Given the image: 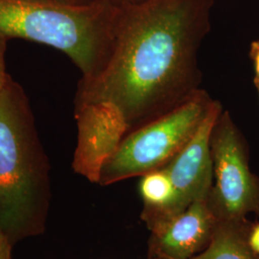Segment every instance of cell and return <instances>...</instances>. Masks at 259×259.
Masks as SVG:
<instances>
[{
    "instance_id": "10",
    "label": "cell",
    "mask_w": 259,
    "mask_h": 259,
    "mask_svg": "<svg viewBox=\"0 0 259 259\" xmlns=\"http://www.w3.org/2000/svg\"><path fill=\"white\" fill-rule=\"evenodd\" d=\"M252 224L248 218L218 220L209 245L190 259H258L249 243Z\"/></svg>"
},
{
    "instance_id": "7",
    "label": "cell",
    "mask_w": 259,
    "mask_h": 259,
    "mask_svg": "<svg viewBox=\"0 0 259 259\" xmlns=\"http://www.w3.org/2000/svg\"><path fill=\"white\" fill-rule=\"evenodd\" d=\"M223 106L215 100L194 137L165 166L176 192L177 215L195 202L206 201L213 185L210 136Z\"/></svg>"
},
{
    "instance_id": "6",
    "label": "cell",
    "mask_w": 259,
    "mask_h": 259,
    "mask_svg": "<svg viewBox=\"0 0 259 259\" xmlns=\"http://www.w3.org/2000/svg\"><path fill=\"white\" fill-rule=\"evenodd\" d=\"M78 127L73 170L91 183L98 184L104 162L129 133L127 123L115 107L91 104L74 109Z\"/></svg>"
},
{
    "instance_id": "16",
    "label": "cell",
    "mask_w": 259,
    "mask_h": 259,
    "mask_svg": "<svg viewBox=\"0 0 259 259\" xmlns=\"http://www.w3.org/2000/svg\"><path fill=\"white\" fill-rule=\"evenodd\" d=\"M74 1H91V0H74Z\"/></svg>"
},
{
    "instance_id": "12",
    "label": "cell",
    "mask_w": 259,
    "mask_h": 259,
    "mask_svg": "<svg viewBox=\"0 0 259 259\" xmlns=\"http://www.w3.org/2000/svg\"><path fill=\"white\" fill-rule=\"evenodd\" d=\"M249 57L253 66V71H254L253 83L257 90L259 97V38L253 40L250 44Z\"/></svg>"
},
{
    "instance_id": "4",
    "label": "cell",
    "mask_w": 259,
    "mask_h": 259,
    "mask_svg": "<svg viewBox=\"0 0 259 259\" xmlns=\"http://www.w3.org/2000/svg\"><path fill=\"white\" fill-rule=\"evenodd\" d=\"M214 101L202 89L176 110L130 132L104 162L98 184L107 186L163 168L194 137Z\"/></svg>"
},
{
    "instance_id": "5",
    "label": "cell",
    "mask_w": 259,
    "mask_h": 259,
    "mask_svg": "<svg viewBox=\"0 0 259 259\" xmlns=\"http://www.w3.org/2000/svg\"><path fill=\"white\" fill-rule=\"evenodd\" d=\"M213 185L207 199L218 220L259 219V177L250 168L248 142L229 111L223 110L210 136Z\"/></svg>"
},
{
    "instance_id": "11",
    "label": "cell",
    "mask_w": 259,
    "mask_h": 259,
    "mask_svg": "<svg viewBox=\"0 0 259 259\" xmlns=\"http://www.w3.org/2000/svg\"><path fill=\"white\" fill-rule=\"evenodd\" d=\"M8 40V38L0 36V94L3 92L10 76L6 71L5 64V54L7 50Z\"/></svg>"
},
{
    "instance_id": "14",
    "label": "cell",
    "mask_w": 259,
    "mask_h": 259,
    "mask_svg": "<svg viewBox=\"0 0 259 259\" xmlns=\"http://www.w3.org/2000/svg\"><path fill=\"white\" fill-rule=\"evenodd\" d=\"M250 248L259 255V222L252 224L249 234Z\"/></svg>"
},
{
    "instance_id": "3",
    "label": "cell",
    "mask_w": 259,
    "mask_h": 259,
    "mask_svg": "<svg viewBox=\"0 0 259 259\" xmlns=\"http://www.w3.org/2000/svg\"><path fill=\"white\" fill-rule=\"evenodd\" d=\"M118 12L111 0H0V36L54 47L92 79L111 57Z\"/></svg>"
},
{
    "instance_id": "8",
    "label": "cell",
    "mask_w": 259,
    "mask_h": 259,
    "mask_svg": "<svg viewBox=\"0 0 259 259\" xmlns=\"http://www.w3.org/2000/svg\"><path fill=\"white\" fill-rule=\"evenodd\" d=\"M218 218L206 201L190 204L185 211L151 232L148 259H190L209 245Z\"/></svg>"
},
{
    "instance_id": "17",
    "label": "cell",
    "mask_w": 259,
    "mask_h": 259,
    "mask_svg": "<svg viewBox=\"0 0 259 259\" xmlns=\"http://www.w3.org/2000/svg\"><path fill=\"white\" fill-rule=\"evenodd\" d=\"M147 259H148V258H147Z\"/></svg>"
},
{
    "instance_id": "15",
    "label": "cell",
    "mask_w": 259,
    "mask_h": 259,
    "mask_svg": "<svg viewBox=\"0 0 259 259\" xmlns=\"http://www.w3.org/2000/svg\"><path fill=\"white\" fill-rule=\"evenodd\" d=\"M111 1L113 2L114 4L118 5V6H125V5H132V4L140 3L144 0H111Z\"/></svg>"
},
{
    "instance_id": "2",
    "label": "cell",
    "mask_w": 259,
    "mask_h": 259,
    "mask_svg": "<svg viewBox=\"0 0 259 259\" xmlns=\"http://www.w3.org/2000/svg\"><path fill=\"white\" fill-rule=\"evenodd\" d=\"M49 163L23 88L9 76L0 94V229L14 245L44 231Z\"/></svg>"
},
{
    "instance_id": "9",
    "label": "cell",
    "mask_w": 259,
    "mask_h": 259,
    "mask_svg": "<svg viewBox=\"0 0 259 259\" xmlns=\"http://www.w3.org/2000/svg\"><path fill=\"white\" fill-rule=\"evenodd\" d=\"M139 188L143 201L141 220L150 232L178 216L176 192L164 168L140 177Z\"/></svg>"
},
{
    "instance_id": "1",
    "label": "cell",
    "mask_w": 259,
    "mask_h": 259,
    "mask_svg": "<svg viewBox=\"0 0 259 259\" xmlns=\"http://www.w3.org/2000/svg\"><path fill=\"white\" fill-rule=\"evenodd\" d=\"M213 5L144 0L119 6L111 57L99 74L79 81L74 109L111 105L130 133L191 100L202 90L198 55L210 32Z\"/></svg>"
},
{
    "instance_id": "13",
    "label": "cell",
    "mask_w": 259,
    "mask_h": 259,
    "mask_svg": "<svg viewBox=\"0 0 259 259\" xmlns=\"http://www.w3.org/2000/svg\"><path fill=\"white\" fill-rule=\"evenodd\" d=\"M12 246L8 236L0 229V259H11Z\"/></svg>"
}]
</instances>
